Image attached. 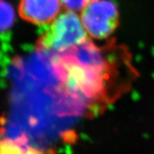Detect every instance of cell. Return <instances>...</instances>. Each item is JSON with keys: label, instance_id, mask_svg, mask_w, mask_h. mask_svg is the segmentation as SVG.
<instances>
[{"label": "cell", "instance_id": "cell-4", "mask_svg": "<svg viewBox=\"0 0 154 154\" xmlns=\"http://www.w3.org/2000/svg\"><path fill=\"white\" fill-rule=\"evenodd\" d=\"M60 0H20V17L34 24H49L61 12Z\"/></svg>", "mask_w": 154, "mask_h": 154}, {"label": "cell", "instance_id": "cell-6", "mask_svg": "<svg viewBox=\"0 0 154 154\" xmlns=\"http://www.w3.org/2000/svg\"><path fill=\"white\" fill-rule=\"evenodd\" d=\"M15 20V13L9 2L0 0V32L7 31L13 26Z\"/></svg>", "mask_w": 154, "mask_h": 154}, {"label": "cell", "instance_id": "cell-5", "mask_svg": "<svg viewBox=\"0 0 154 154\" xmlns=\"http://www.w3.org/2000/svg\"><path fill=\"white\" fill-rule=\"evenodd\" d=\"M0 154H44L31 146L24 135L0 139Z\"/></svg>", "mask_w": 154, "mask_h": 154}, {"label": "cell", "instance_id": "cell-3", "mask_svg": "<svg viewBox=\"0 0 154 154\" xmlns=\"http://www.w3.org/2000/svg\"><path fill=\"white\" fill-rule=\"evenodd\" d=\"M81 20L91 38H106L119 23V12L109 0H89L81 10Z\"/></svg>", "mask_w": 154, "mask_h": 154}, {"label": "cell", "instance_id": "cell-7", "mask_svg": "<svg viewBox=\"0 0 154 154\" xmlns=\"http://www.w3.org/2000/svg\"><path fill=\"white\" fill-rule=\"evenodd\" d=\"M65 10L74 12L81 11L89 0H60Z\"/></svg>", "mask_w": 154, "mask_h": 154}, {"label": "cell", "instance_id": "cell-2", "mask_svg": "<svg viewBox=\"0 0 154 154\" xmlns=\"http://www.w3.org/2000/svg\"><path fill=\"white\" fill-rule=\"evenodd\" d=\"M89 38L81 18L72 10L60 12L38 38L36 49L44 53H61Z\"/></svg>", "mask_w": 154, "mask_h": 154}, {"label": "cell", "instance_id": "cell-1", "mask_svg": "<svg viewBox=\"0 0 154 154\" xmlns=\"http://www.w3.org/2000/svg\"><path fill=\"white\" fill-rule=\"evenodd\" d=\"M62 113L92 117L103 113L131 88L137 78L131 53L110 40L101 46L90 38L51 60Z\"/></svg>", "mask_w": 154, "mask_h": 154}]
</instances>
